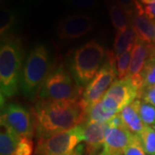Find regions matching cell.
Wrapping results in <instances>:
<instances>
[{"instance_id":"6da1fadb","label":"cell","mask_w":155,"mask_h":155,"mask_svg":"<svg viewBox=\"0 0 155 155\" xmlns=\"http://www.w3.org/2000/svg\"><path fill=\"white\" fill-rule=\"evenodd\" d=\"M88 106L83 98L75 101H45L35 106L33 119L37 140L47 138L86 121Z\"/></svg>"},{"instance_id":"7a4b0ae2","label":"cell","mask_w":155,"mask_h":155,"mask_svg":"<svg viewBox=\"0 0 155 155\" xmlns=\"http://www.w3.org/2000/svg\"><path fill=\"white\" fill-rule=\"evenodd\" d=\"M22 50L17 38L7 35L1 38L0 90L1 103L16 94L21 80Z\"/></svg>"},{"instance_id":"3957f363","label":"cell","mask_w":155,"mask_h":155,"mask_svg":"<svg viewBox=\"0 0 155 155\" xmlns=\"http://www.w3.org/2000/svg\"><path fill=\"white\" fill-rule=\"evenodd\" d=\"M50 56L43 45H35L26 59L20 80L22 91L28 98L37 94L51 72Z\"/></svg>"},{"instance_id":"277c9868","label":"cell","mask_w":155,"mask_h":155,"mask_svg":"<svg viewBox=\"0 0 155 155\" xmlns=\"http://www.w3.org/2000/svg\"><path fill=\"white\" fill-rule=\"evenodd\" d=\"M106 52L96 40L90 41L74 51L71 61V71L78 84H88L99 72Z\"/></svg>"},{"instance_id":"5b68a950","label":"cell","mask_w":155,"mask_h":155,"mask_svg":"<svg viewBox=\"0 0 155 155\" xmlns=\"http://www.w3.org/2000/svg\"><path fill=\"white\" fill-rule=\"evenodd\" d=\"M83 88L73 79L62 65L56 67L47 77L38 92L45 101H75L79 99Z\"/></svg>"},{"instance_id":"8992f818","label":"cell","mask_w":155,"mask_h":155,"mask_svg":"<svg viewBox=\"0 0 155 155\" xmlns=\"http://www.w3.org/2000/svg\"><path fill=\"white\" fill-rule=\"evenodd\" d=\"M84 139V126L79 125L38 140L34 155H71Z\"/></svg>"},{"instance_id":"52a82bcc","label":"cell","mask_w":155,"mask_h":155,"mask_svg":"<svg viewBox=\"0 0 155 155\" xmlns=\"http://www.w3.org/2000/svg\"><path fill=\"white\" fill-rule=\"evenodd\" d=\"M116 57L114 51L107 50L105 60L99 72L95 78L87 84L84 91L83 100L89 109L103 99L108 90L115 82L117 77L116 67Z\"/></svg>"},{"instance_id":"ba28073f","label":"cell","mask_w":155,"mask_h":155,"mask_svg":"<svg viewBox=\"0 0 155 155\" xmlns=\"http://www.w3.org/2000/svg\"><path fill=\"white\" fill-rule=\"evenodd\" d=\"M2 125H5L20 137L32 138L35 134L34 119L23 106L11 103L1 107Z\"/></svg>"},{"instance_id":"9c48e42d","label":"cell","mask_w":155,"mask_h":155,"mask_svg":"<svg viewBox=\"0 0 155 155\" xmlns=\"http://www.w3.org/2000/svg\"><path fill=\"white\" fill-rule=\"evenodd\" d=\"M94 28V21L87 15H69L60 20L56 26L57 36L61 40H75L84 36Z\"/></svg>"},{"instance_id":"30bf717a","label":"cell","mask_w":155,"mask_h":155,"mask_svg":"<svg viewBox=\"0 0 155 155\" xmlns=\"http://www.w3.org/2000/svg\"><path fill=\"white\" fill-rule=\"evenodd\" d=\"M153 45L147 44L138 40V41L134 45L132 50V57H131L130 67H129L127 77L130 78L134 85L138 89L140 94L143 87L142 72L147 61H148L151 56L153 51ZM140 94H139V97H140Z\"/></svg>"},{"instance_id":"8fae6325","label":"cell","mask_w":155,"mask_h":155,"mask_svg":"<svg viewBox=\"0 0 155 155\" xmlns=\"http://www.w3.org/2000/svg\"><path fill=\"white\" fill-rule=\"evenodd\" d=\"M127 127H108L105 140L99 155H124V151L133 137Z\"/></svg>"},{"instance_id":"7c38bea8","label":"cell","mask_w":155,"mask_h":155,"mask_svg":"<svg viewBox=\"0 0 155 155\" xmlns=\"http://www.w3.org/2000/svg\"><path fill=\"white\" fill-rule=\"evenodd\" d=\"M139 94L138 89L134 85L130 78L127 77L123 79L116 80L108 90L105 96L116 100L122 111L125 106L132 104L135 98H139Z\"/></svg>"},{"instance_id":"4fadbf2b","label":"cell","mask_w":155,"mask_h":155,"mask_svg":"<svg viewBox=\"0 0 155 155\" xmlns=\"http://www.w3.org/2000/svg\"><path fill=\"white\" fill-rule=\"evenodd\" d=\"M109 127L107 122H91L84 126V133L86 153L88 155H96L104 147L106 131Z\"/></svg>"},{"instance_id":"5bb4252c","label":"cell","mask_w":155,"mask_h":155,"mask_svg":"<svg viewBox=\"0 0 155 155\" xmlns=\"http://www.w3.org/2000/svg\"><path fill=\"white\" fill-rule=\"evenodd\" d=\"M131 26L140 41L147 44H155V26L145 13L134 12L130 17Z\"/></svg>"},{"instance_id":"9a60e30c","label":"cell","mask_w":155,"mask_h":155,"mask_svg":"<svg viewBox=\"0 0 155 155\" xmlns=\"http://www.w3.org/2000/svg\"><path fill=\"white\" fill-rule=\"evenodd\" d=\"M140 104V100H134L132 104L125 106L120 112L125 127L131 133L137 134L141 133L145 127V124L141 121L139 114Z\"/></svg>"},{"instance_id":"2e32d148","label":"cell","mask_w":155,"mask_h":155,"mask_svg":"<svg viewBox=\"0 0 155 155\" xmlns=\"http://www.w3.org/2000/svg\"><path fill=\"white\" fill-rule=\"evenodd\" d=\"M138 40V36L131 25L124 30L116 31L113 44L115 54L119 55L127 50L133 49Z\"/></svg>"},{"instance_id":"e0dca14e","label":"cell","mask_w":155,"mask_h":155,"mask_svg":"<svg viewBox=\"0 0 155 155\" xmlns=\"http://www.w3.org/2000/svg\"><path fill=\"white\" fill-rule=\"evenodd\" d=\"M20 137L17 133L5 125L1 124L0 133V152L1 155H13L20 140Z\"/></svg>"},{"instance_id":"ac0fdd59","label":"cell","mask_w":155,"mask_h":155,"mask_svg":"<svg viewBox=\"0 0 155 155\" xmlns=\"http://www.w3.org/2000/svg\"><path fill=\"white\" fill-rule=\"evenodd\" d=\"M108 10L111 23L116 31L124 30L131 25L130 16L127 14V11L117 4H110Z\"/></svg>"},{"instance_id":"d6986e66","label":"cell","mask_w":155,"mask_h":155,"mask_svg":"<svg viewBox=\"0 0 155 155\" xmlns=\"http://www.w3.org/2000/svg\"><path fill=\"white\" fill-rule=\"evenodd\" d=\"M16 14L11 9L5 6H1L0 8V35L1 38L8 35L11 29L16 23Z\"/></svg>"},{"instance_id":"ffe728a7","label":"cell","mask_w":155,"mask_h":155,"mask_svg":"<svg viewBox=\"0 0 155 155\" xmlns=\"http://www.w3.org/2000/svg\"><path fill=\"white\" fill-rule=\"evenodd\" d=\"M115 115L110 113L103 107L102 102L99 101L89 109L86 116V123L91 122H107Z\"/></svg>"},{"instance_id":"44dd1931","label":"cell","mask_w":155,"mask_h":155,"mask_svg":"<svg viewBox=\"0 0 155 155\" xmlns=\"http://www.w3.org/2000/svg\"><path fill=\"white\" fill-rule=\"evenodd\" d=\"M132 50L133 49L127 50L119 55H116V73L118 79H123L128 76L131 57H132Z\"/></svg>"},{"instance_id":"7402d4cb","label":"cell","mask_w":155,"mask_h":155,"mask_svg":"<svg viewBox=\"0 0 155 155\" xmlns=\"http://www.w3.org/2000/svg\"><path fill=\"white\" fill-rule=\"evenodd\" d=\"M147 154L155 155V130L151 126H145L139 134Z\"/></svg>"},{"instance_id":"603a6c76","label":"cell","mask_w":155,"mask_h":155,"mask_svg":"<svg viewBox=\"0 0 155 155\" xmlns=\"http://www.w3.org/2000/svg\"><path fill=\"white\" fill-rule=\"evenodd\" d=\"M142 78H143V87H142V91L145 90V89L153 87V86L155 85L154 59L149 58L148 61H147L146 66H145L144 69H143V72H142Z\"/></svg>"},{"instance_id":"cb8c5ba5","label":"cell","mask_w":155,"mask_h":155,"mask_svg":"<svg viewBox=\"0 0 155 155\" xmlns=\"http://www.w3.org/2000/svg\"><path fill=\"white\" fill-rule=\"evenodd\" d=\"M139 114L145 126L155 125V107L146 102H141L139 107Z\"/></svg>"},{"instance_id":"d4e9b609","label":"cell","mask_w":155,"mask_h":155,"mask_svg":"<svg viewBox=\"0 0 155 155\" xmlns=\"http://www.w3.org/2000/svg\"><path fill=\"white\" fill-rule=\"evenodd\" d=\"M124 155H147L139 134H134L129 144L124 151Z\"/></svg>"},{"instance_id":"484cf974","label":"cell","mask_w":155,"mask_h":155,"mask_svg":"<svg viewBox=\"0 0 155 155\" xmlns=\"http://www.w3.org/2000/svg\"><path fill=\"white\" fill-rule=\"evenodd\" d=\"M116 4L127 11L131 17L134 12L144 13V7L139 0H115Z\"/></svg>"},{"instance_id":"4316f807","label":"cell","mask_w":155,"mask_h":155,"mask_svg":"<svg viewBox=\"0 0 155 155\" xmlns=\"http://www.w3.org/2000/svg\"><path fill=\"white\" fill-rule=\"evenodd\" d=\"M34 145L31 138L22 137L13 155H33Z\"/></svg>"},{"instance_id":"83f0119b","label":"cell","mask_w":155,"mask_h":155,"mask_svg":"<svg viewBox=\"0 0 155 155\" xmlns=\"http://www.w3.org/2000/svg\"><path fill=\"white\" fill-rule=\"evenodd\" d=\"M67 5L80 10H91L98 5V0H63Z\"/></svg>"},{"instance_id":"f1b7e54d","label":"cell","mask_w":155,"mask_h":155,"mask_svg":"<svg viewBox=\"0 0 155 155\" xmlns=\"http://www.w3.org/2000/svg\"><path fill=\"white\" fill-rule=\"evenodd\" d=\"M140 97H142L144 102L155 107V88L153 86L143 90L140 95Z\"/></svg>"},{"instance_id":"f546056e","label":"cell","mask_w":155,"mask_h":155,"mask_svg":"<svg viewBox=\"0 0 155 155\" xmlns=\"http://www.w3.org/2000/svg\"><path fill=\"white\" fill-rule=\"evenodd\" d=\"M109 127H124V122L122 121L121 113H117L115 116H113L107 122Z\"/></svg>"},{"instance_id":"4dcf8cb0","label":"cell","mask_w":155,"mask_h":155,"mask_svg":"<svg viewBox=\"0 0 155 155\" xmlns=\"http://www.w3.org/2000/svg\"><path fill=\"white\" fill-rule=\"evenodd\" d=\"M144 13L151 20H155V0L147 5H144Z\"/></svg>"},{"instance_id":"1f68e13d","label":"cell","mask_w":155,"mask_h":155,"mask_svg":"<svg viewBox=\"0 0 155 155\" xmlns=\"http://www.w3.org/2000/svg\"><path fill=\"white\" fill-rule=\"evenodd\" d=\"M71 155H84V147L82 145L78 146V147Z\"/></svg>"},{"instance_id":"d6a6232c","label":"cell","mask_w":155,"mask_h":155,"mask_svg":"<svg viewBox=\"0 0 155 155\" xmlns=\"http://www.w3.org/2000/svg\"><path fill=\"white\" fill-rule=\"evenodd\" d=\"M140 3H141L142 5H147L150 4V3L153 2L154 0H140Z\"/></svg>"},{"instance_id":"836d02e7","label":"cell","mask_w":155,"mask_h":155,"mask_svg":"<svg viewBox=\"0 0 155 155\" xmlns=\"http://www.w3.org/2000/svg\"><path fill=\"white\" fill-rule=\"evenodd\" d=\"M150 58L154 59L155 60V44H153V51H152V54H151Z\"/></svg>"},{"instance_id":"e575fe53","label":"cell","mask_w":155,"mask_h":155,"mask_svg":"<svg viewBox=\"0 0 155 155\" xmlns=\"http://www.w3.org/2000/svg\"><path fill=\"white\" fill-rule=\"evenodd\" d=\"M23 3H34V2H37L39 0H20Z\"/></svg>"},{"instance_id":"d590c367","label":"cell","mask_w":155,"mask_h":155,"mask_svg":"<svg viewBox=\"0 0 155 155\" xmlns=\"http://www.w3.org/2000/svg\"><path fill=\"white\" fill-rule=\"evenodd\" d=\"M11 0H0V3H1V5H3V4L5 5L6 3H9Z\"/></svg>"},{"instance_id":"8d00e7d4","label":"cell","mask_w":155,"mask_h":155,"mask_svg":"<svg viewBox=\"0 0 155 155\" xmlns=\"http://www.w3.org/2000/svg\"><path fill=\"white\" fill-rule=\"evenodd\" d=\"M153 129H154V130H155V125H154V126H153Z\"/></svg>"},{"instance_id":"74e56055","label":"cell","mask_w":155,"mask_h":155,"mask_svg":"<svg viewBox=\"0 0 155 155\" xmlns=\"http://www.w3.org/2000/svg\"><path fill=\"white\" fill-rule=\"evenodd\" d=\"M153 23H154V26H155V20H154V21H153Z\"/></svg>"},{"instance_id":"f35d334b","label":"cell","mask_w":155,"mask_h":155,"mask_svg":"<svg viewBox=\"0 0 155 155\" xmlns=\"http://www.w3.org/2000/svg\"><path fill=\"white\" fill-rule=\"evenodd\" d=\"M153 87H154V88H155V85H154V86H153Z\"/></svg>"},{"instance_id":"ab89813d","label":"cell","mask_w":155,"mask_h":155,"mask_svg":"<svg viewBox=\"0 0 155 155\" xmlns=\"http://www.w3.org/2000/svg\"><path fill=\"white\" fill-rule=\"evenodd\" d=\"M139 1H140V0H139Z\"/></svg>"}]
</instances>
